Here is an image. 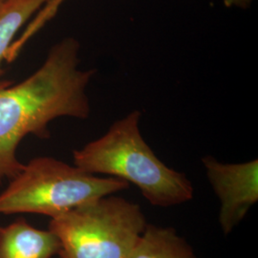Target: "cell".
Here are the masks:
<instances>
[{
	"instance_id": "ba28073f",
	"label": "cell",
	"mask_w": 258,
	"mask_h": 258,
	"mask_svg": "<svg viewBox=\"0 0 258 258\" xmlns=\"http://www.w3.org/2000/svg\"><path fill=\"white\" fill-rule=\"evenodd\" d=\"M49 0H3L0 2V77L2 62L19 30Z\"/></svg>"
},
{
	"instance_id": "30bf717a",
	"label": "cell",
	"mask_w": 258,
	"mask_h": 258,
	"mask_svg": "<svg viewBox=\"0 0 258 258\" xmlns=\"http://www.w3.org/2000/svg\"><path fill=\"white\" fill-rule=\"evenodd\" d=\"M62 1L63 0H49L44 6V10L48 14L55 16L56 11L58 9V7Z\"/></svg>"
},
{
	"instance_id": "277c9868",
	"label": "cell",
	"mask_w": 258,
	"mask_h": 258,
	"mask_svg": "<svg viewBox=\"0 0 258 258\" xmlns=\"http://www.w3.org/2000/svg\"><path fill=\"white\" fill-rule=\"evenodd\" d=\"M147 225L139 205L110 194L52 218L48 229L59 258H128Z\"/></svg>"
},
{
	"instance_id": "7c38bea8",
	"label": "cell",
	"mask_w": 258,
	"mask_h": 258,
	"mask_svg": "<svg viewBox=\"0 0 258 258\" xmlns=\"http://www.w3.org/2000/svg\"><path fill=\"white\" fill-rule=\"evenodd\" d=\"M0 258H1V256H0Z\"/></svg>"
},
{
	"instance_id": "3957f363",
	"label": "cell",
	"mask_w": 258,
	"mask_h": 258,
	"mask_svg": "<svg viewBox=\"0 0 258 258\" xmlns=\"http://www.w3.org/2000/svg\"><path fill=\"white\" fill-rule=\"evenodd\" d=\"M115 177L85 172L53 157H37L24 165L0 194V214L35 213L52 218L101 197L128 189Z\"/></svg>"
},
{
	"instance_id": "52a82bcc",
	"label": "cell",
	"mask_w": 258,
	"mask_h": 258,
	"mask_svg": "<svg viewBox=\"0 0 258 258\" xmlns=\"http://www.w3.org/2000/svg\"><path fill=\"white\" fill-rule=\"evenodd\" d=\"M128 258H198L171 227L148 224Z\"/></svg>"
},
{
	"instance_id": "6da1fadb",
	"label": "cell",
	"mask_w": 258,
	"mask_h": 258,
	"mask_svg": "<svg viewBox=\"0 0 258 258\" xmlns=\"http://www.w3.org/2000/svg\"><path fill=\"white\" fill-rule=\"evenodd\" d=\"M80 51L76 38L65 37L27 79L15 85L0 82V183L23 169L17 156L22 139L49 138V123L60 117L88 119L86 90L96 70L80 68Z\"/></svg>"
},
{
	"instance_id": "8992f818",
	"label": "cell",
	"mask_w": 258,
	"mask_h": 258,
	"mask_svg": "<svg viewBox=\"0 0 258 258\" xmlns=\"http://www.w3.org/2000/svg\"><path fill=\"white\" fill-rule=\"evenodd\" d=\"M59 248L53 231L36 229L24 219L0 227L1 258H52Z\"/></svg>"
},
{
	"instance_id": "9c48e42d",
	"label": "cell",
	"mask_w": 258,
	"mask_h": 258,
	"mask_svg": "<svg viewBox=\"0 0 258 258\" xmlns=\"http://www.w3.org/2000/svg\"><path fill=\"white\" fill-rule=\"evenodd\" d=\"M225 7L227 8H240L248 9L253 0H223Z\"/></svg>"
},
{
	"instance_id": "7a4b0ae2",
	"label": "cell",
	"mask_w": 258,
	"mask_h": 258,
	"mask_svg": "<svg viewBox=\"0 0 258 258\" xmlns=\"http://www.w3.org/2000/svg\"><path fill=\"white\" fill-rule=\"evenodd\" d=\"M141 117L140 111H131L114 121L101 138L74 150L75 166L135 184L152 206L167 208L190 201L191 181L155 155L141 133Z\"/></svg>"
},
{
	"instance_id": "8fae6325",
	"label": "cell",
	"mask_w": 258,
	"mask_h": 258,
	"mask_svg": "<svg viewBox=\"0 0 258 258\" xmlns=\"http://www.w3.org/2000/svg\"><path fill=\"white\" fill-rule=\"evenodd\" d=\"M1 1H3V0H0V2H1Z\"/></svg>"
},
{
	"instance_id": "5b68a950",
	"label": "cell",
	"mask_w": 258,
	"mask_h": 258,
	"mask_svg": "<svg viewBox=\"0 0 258 258\" xmlns=\"http://www.w3.org/2000/svg\"><path fill=\"white\" fill-rule=\"evenodd\" d=\"M202 163L212 189L220 201L219 224L229 235L258 201V160L226 164L205 156Z\"/></svg>"
}]
</instances>
